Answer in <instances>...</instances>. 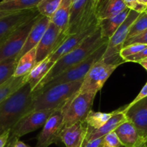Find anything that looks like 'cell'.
Masks as SVG:
<instances>
[{
  "instance_id": "7dc6e473",
  "label": "cell",
  "mask_w": 147,
  "mask_h": 147,
  "mask_svg": "<svg viewBox=\"0 0 147 147\" xmlns=\"http://www.w3.org/2000/svg\"><path fill=\"white\" fill-rule=\"evenodd\" d=\"M145 11H146V13H147V8H146V10H145Z\"/></svg>"
},
{
  "instance_id": "ba28073f",
  "label": "cell",
  "mask_w": 147,
  "mask_h": 147,
  "mask_svg": "<svg viewBox=\"0 0 147 147\" xmlns=\"http://www.w3.org/2000/svg\"><path fill=\"white\" fill-rule=\"evenodd\" d=\"M118 67L117 65L110 64L102 59L99 60L92 65L84 78L79 93L97 94Z\"/></svg>"
},
{
  "instance_id": "bcb514c9",
  "label": "cell",
  "mask_w": 147,
  "mask_h": 147,
  "mask_svg": "<svg viewBox=\"0 0 147 147\" xmlns=\"http://www.w3.org/2000/svg\"><path fill=\"white\" fill-rule=\"evenodd\" d=\"M12 1V0H1V1H3V2H7V1Z\"/></svg>"
},
{
  "instance_id": "83f0119b",
  "label": "cell",
  "mask_w": 147,
  "mask_h": 147,
  "mask_svg": "<svg viewBox=\"0 0 147 147\" xmlns=\"http://www.w3.org/2000/svg\"><path fill=\"white\" fill-rule=\"evenodd\" d=\"M17 64V57L7 59L0 62V86L5 83L14 76Z\"/></svg>"
},
{
  "instance_id": "836d02e7",
  "label": "cell",
  "mask_w": 147,
  "mask_h": 147,
  "mask_svg": "<svg viewBox=\"0 0 147 147\" xmlns=\"http://www.w3.org/2000/svg\"><path fill=\"white\" fill-rule=\"evenodd\" d=\"M122 1L126 6L127 8L137 11L138 13L144 12V11H145L146 9L147 8L146 6L141 4L138 1V0H122Z\"/></svg>"
},
{
  "instance_id": "44dd1931",
  "label": "cell",
  "mask_w": 147,
  "mask_h": 147,
  "mask_svg": "<svg viewBox=\"0 0 147 147\" xmlns=\"http://www.w3.org/2000/svg\"><path fill=\"white\" fill-rule=\"evenodd\" d=\"M130 10L131 9L127 8L120 14H118L115 17L99 20V28L102 38L109 40L113 35L118 27L122 24L124 20L126 19Z\"/></svg>"
},
{
  "instance_id": "f6af8a7d",
  "label": "cell",
  "mask_w": 147,
  "mask_h": 147,
  "mask_svg": "<svg viewBox=\"0 0 147 147\" xmlns=\"http://www.w3.org/2000/svg\"><path fill=\"white\" fill-rule=\"evenodd\" d=\"M135 147H146V142H144V143H141V144L138 145Z\"/></svg>"
},
{
  "instance_id": "7c38bea8",
  "label": "cell",
  "mask_w": 147,
  "mask_h": 147,
  "mask_svg": "<svg viewBox=\"0 0 147 147\" xmlns=\"http://www.w3.org/2000/svg\"><path fill=\"white\" fill-rule=\"evenodd\" d=\"M100 1L88 0L83 9L69 24L68 28L69 35L83 32L99 24V20L97 17V9Z\"/></svg>"
},
{
  "instance_id": "d4e9b609",
  "label": "cell",
  "mask_w": 147,
  "mask_h": 147,
  "mask_svg": "<svg viewBox=\"0 0 147 147\" xmlns=\"http://www.w3.org/2000/svg\"><path fill=\"white\" fill-rule=\"evenodd\" d=\"M36 63V47L23 55L18 60L13 77H22L29 74Z\"/></svg>"
},
{
  "instance_id": "5b68a950",
  "label": "cell",
  "mask_w": 147,
  "mask_h": 147,
  "mask_svg": "<svg viewBox=\"0 0 147 147\" xmlns=\"http://www.w3.org/2000/svg\"><path fill=\"white\" fill-rule=\"evenodd\" d=\"M141 13L133 10H130L126 19L124 20L113 35L108 40L106 51L104 54L102 60L110 64L117 65L119 66L121 63H125L120 56V52L123 47L124 42L128 37L130 28L133 23Z\"/></svg>"
},
{
  "instance_id": "d6986e66",
  "label": "cell",
  "mask_w": 147,
  "mask_h": 147,
  "mask_svg": "<svg viewBox=\"0 0 147 147\" xmlns=\"http://www.w3.org/2000/svg\"><path fill=\"white\" fill-rule=\"evenodd\" d=\"M123 109L124 106L122 107V109L120 111H119L118 113L114 115L102 127H100L98 129H96V130L92 131L91 132H89V133H86L84 142V144L82 147L84 146V145L89 141L99 139V138L101 137H104L108 134L114 131L120 125L122 124L125 121H126L127 119L125 117V113L123 112Z\"/></svg>"
},
{
  "instance_id": "e0dca14e",
  "label": "cell",
  "mask_w": 147,
  "mask_h": 147,
  "mask_svg": "<svg viewBox=\"0 0 147 147\" xmlns=\"http://www.w3.org/2000/svg\"><path fill=\"white\" fill-rule=\"evenodd\" d=\"M50 22V20L48 17H44L40 14V17L33 28L30 30V33H29L28 36L27 37L25 43H24V46H23L21 52L18 56L17 57V62L18 60L25 53L31 50L32 49L35 48L37 47V45L39 44L40 41L41 40L42 37H43V34L46 32V30H47L49 24Z\"/></svg>"
},
{
  "instance_id": "ffe728a7",
  "label": "cell",
  "mask_w": 147,
  "mask_h": 147,
  "mask_svg": "<svg viewBox=\"0 0 147 147\" xmlns=\"http://www.w3.org/2000/svg\"><path fill=\"white\" fill-rule=\"evenodd\" d=\"M127 9L122 0H101L97 9L98 20L115 17Z\"/></svg>"
},
{
  "instance_id": "f1b7e54d",
  "label": "cell",
  "mask_w": 147,
  "mask_h": 147,
  "mask_svg": "<svg viewBox=\"0 0 147 147\" xmlns=\"http://www.w3.org/2000/svg\"><path fill=\"white\" fill-rule=\"evenodd\" d=\"M62 0H41L37 5V9L40 14L51 18L57 10Z\"/></svg>"
},
{
  "instance_id": "30bf717a",
  "label": "cell",
  "mask_w": 147,
  "mask_h": 147,
  "mask_svg": "<svg viewBox=\"0 0 147 147\" xmlns=\"http://www.w3.org/2000/svg\"><path fill=\"white\" fill-rule=\"evenodd\" d=\"M53 111V110H41L29 112L10 130V136L20 139L21 136L43 127Z\"/></svg>"
},
{
  "instance_id": "4dcf8cb0",
  "label": "cell",
  "mask_w": 147,
  "mask_h": 147,
  "mask_svg": "<svg viewBox=\"0 0 147 147\" xmlns=\"http://www.w3.org/2000/svg\"><path fill=\"white\" fill-rule=\"evenodd\" d=\"M146 47L147 45L144 44H132L125 46L121 49L120 52V56L124 61V59L137 54L139 52L142 51Z\"/></svg>"
},
{
  "instance_id": "cb8c5ba5",
  "label": "cell",
  "mask_w": 147,
  "mask_h": 147,
  "mask_svg": "<svg viewBox=\"0 0 147 147\" xmlns=\"http://www.w3.org/2000/svg\"><path fill=\"white\" fill-rule=\"evenodd\" d=\"M122 109V107H121L117 109L116 111L109 112V113L99 111L97 112L91 110L85 119V123L86 124V133H89V132L102 127L114 115L120 111Z\"/></svg>"
},
{
  "instance_id": "74e56055",
  "label": "cell",
  "mask_w": 147,
  "mask_h": 147,
  "mask_svg": "<svg viewBox=\"0 0 147 147\" xmlns=\"http://www.w3.org/2000/svg\"><path fill=\"white\" fill-rule=\"evenodd\" d=\"M104 137L99 138V139H93L89 142H88L84 147H101L103 142Z\"/></svg>"
},
{
  "instance_id": "d590c367",
  "label": "cell",
  "mask_w": 147,
  "mask_h": 147,
  "mask_svg": "<svg viewBox=\"0 0 147 147\" xmlns=\"http://www.w3.org/2000/svg\"><path fill=\"white\" fill-rule=\"evenodd\" d=\"M147 58V47L142 51L139 52L134 55L130 56L124 59V62H133V63H139Z\"/></svg>"
},
{
  "instance_id": "ee69618b",
  "label": "cell",
  "mask_w": 147,
  "mask_h": 147,
  "mask_svg": "<svg viewBox=\"0 0 147 147\" xmlns=\"http://www.w3.org/2000/svg\"><path fill=\"white\" fill-rule=\"evenodd\" d=\"M138 1H139L141 4H144V5L146 6L147 7V0H138Z\"/></svg>"
},
{
  "instance_id": "7bdbcfd3",
  "label": "cell",
  "mask_w": 147,
  "mask_h": 147,
  "mask_svg": "<svg viewBox=\"0 0 147 147\" xmlns=\"http://www.w3.org/2000/svg\"><path fill=\"white\" fill-rule=\"evenodd\" d=\"M11 13L12 12H9V11H0V19L5 17V16L8 15V14H11Z\"/></svg>"
},
{
  "instance_id": "1f68e13d",
  "label": "cell",
  "mask_w": 147,
  "mask_h": 147,
  "mask_svg": "<svg viewBox=\"0 0 147 147\" xmlns=\"http://www.w3.org/2000/svg\"><path fill=\"white\" fill-rule=\"evenodd\" d=\"M88 0H72L71 7L70 12V20H69V24L76 19L78 14L81 12L84 7L86 5Z\"/></svg>"
},
{
  "instance_id": "8fae6325",
  "label": "cell",
  "mask_w": 147,
  "mask_h": 147,
  "mask_svg": "<svg viewBox=\"0 0 147 147\" xmlns=\"http://www.w3.org/2000/svg\"><path fill=\"white\" fill-rule=\"evenodd\" d=\"M63 129V116L62 109L53 112L43 129L37 136V144L35 147H48L60 140V134Z\"/></svg>"
},
{
  "instance_id": "277c9868",
  "label": "cell",
  "mask_w": 147,
  "mask_h": 147,
  "mask_svg": "<svg viewBox=\"0 0 147 147\" xmlns=\"http://www.w3.org/2000/svg\"><path fill=\"white\" fill-rule=\"evenodd\" d=\"M108 42V41L104 43L102 46H100L97 50H95L92 54H91L84 61L69 67V69L62 72L61 73H60L57 76L53 78L47 84L45 85L44 87L40 90H45V89L52 87V86L61 84V83L83 81L84 78L85 77V76L88 73L89 69L92 67V65L95 63H96L97 62L101 60L102 57H103L104 54H105V51H106Z\"/></svg>"
},
{
  "instance_id": "7402d4cb",
  "label": "cell",
  "mask_w": 147,
  "mask_h": 147,
  "mask_svg": "<svg viewBox=\"0 0 147 147\" xmlns=\"http://www.w3.org/2000/svg\"><path fill=\"white\" fill-rule=\"evenodd\" d=\"M55 63L50 61L48 57L35 65L27 75V83L30 86L32 91L43 80Z\"/></svg>"
},
{
  "instance_id": "c3c4849f",
  "label": "cell",
  "mask_w": 147,
  "mask_h": 147,
  "mask_svg": "<svg viewBox=\"0 0 147 147\" xmlns=\"http://www.w3.org/2000/svg\"><path fill=\"white\" fill-rule=\"evenodd\" d=\"M146 147H147V141H146Z\"/></svg>"
},
{
  "instance_id": "8992f818",
  "label": "cell",
  "mask_w": 147,
  "mask_h": 147,
  "mask_svg": "<svg viewBox=\"0 0 147 147\" xmlns=\"http://www.w3.org/2000/svg\"><path fill=\"white\" fill-rule=\"evenodd\" d=\"M96 93H78L62 109L63 128L69 127L78 122L85 121L92 110Z\"/></svg>"
},
{
  "instance_id": "ac0fdd59",
  "label": "cell",
  "mask_w": 147,
  "mask_h": 147,
  "mask_svg": "<svg viewBox=\"0 0 147 147\" xmlns=\"http://www.w3.org/2000/svg\"><path fill=\"white\" fill-rule=\"evenodd\" d=\"M114 131L124 147H135L146 142L138 134L135 126L128 120L120 125Z\"/></svg>"
},
{
  "instance_id": "5bb4252c",
  "label": "cell",
  "mask_w": 147,
  "mask_h": 147,
  "mask_svg": "<svg viewBox=\"0 0 147 147\" xmlns=\"http://www.w3.org/2000/svg\"><path fill=\"white\" fill-rule=\"evenodd\" d=\"M123 112L128 121L136 129L138 134L147 141V97L141 99L133 105L124 106Z\"/></svg>"
},
{
  "instance_id": "f35d334b",
  "label": "cell",
  "mask_w": 147,
  "mask_h": 147,
  "mask_svg": "<svg viewBox=\"0 0 147 147\" xmlns=\"http://www.w3.org/2000/svg\"><path fill=\"white\" fill-rule=\"evenodd\" d=\"M10 134V131H8L0 136V147H5L7 142H8Z\"/></svg>"
},
{
  "instance_id": "4316f807",
  "label": "cell",
  "mask_w": 147,
  "mask_h": 147,
  "mask_svg": "<svg viewBox=\"0 0 147 147\" xmlns=\"http://www.w3.org/2000/svg\"><path fill=\"white\" fill-rule=\"evenodd\" d=\"M40 1L41 0H12L7 2L0 1V11L15 12L36 8Z\"/></svg>"
},
{
  "instance_id": "8d00e7d4",
  "label": "cell",
  "mask_w": 147,
  "mask_h": 147,
  "mask_svg": "<svg viewBox=\"0 0 147 147\" xmlns=\"http://www.w3.org/2000/svg\"><path fill=\"white\" fill-rule=\"evenodd\" d=\"M146 97H147V82L146 83V84L144 85V87L142 88V89H141V91L139 92V93L137 95L136 97L134 98V100H132V101H131L128 105H126V106L127 107H128V106H132V105H133L134 103H137V102L139 101L140 100H141V99L144 98Z\"/></svg>"
},
{
  "instance_id": "4fadbf2b",
  "label": "cell",
  "mask_w": 147,
  "mask_h": 147,
  "mask_svg": "<svg viewBox=\"0 0 147 147\" xmlns=\"http://www.w3.org/2000/svg\"><path fill=\"white\" fill-rule=\"evenodd\" d=\"M40 13L37 8L12 12L0 19V42L8 37L18 27L37 17Z\"/></svg>"
},
{
  "instance_id": "9c48e42d",
  "label": "cell",
  "mask_w": 147,
  "mask_h": 147,
  "mask_svg": "<svg viewBox=\"0 0 147 147\" xmlns=\"http://www.w3.org/2000/svg\"><path fill=\"white\" fill-rule=\"evenodd\" d=\"M69 37L67 32L61 31L50 22L41 40L36 47V63L42 61L54 53Z\"/></svg>"
},
{
  "instance_id": "6da1fadb",
  "label": "cell",
  "mask_w": 147,
  "mask_h": 147,
  "mask_svg": "<svg viewBox=\"0 0 147 147\" xmlns=\"http://www.w3.org/2000/svg\"><path fill=\"white\" fill-rule=\"evenodd\" d=\"M108 39L102 38L99 28L87 37L80 45L72 51L69 52L57 60L51 67L46 77L33 90V93L40 91L46 84L69 67L84 61L91 54L97 50L104 43L108 42Z\"/></svg>"
},
{
  "instance_id": "60d3db41",
  "label": "cell",
  "mask_w": 147,
  "mask_h": 147,
  "mask_svg": "<svg viewBox=\"0 0 147 147\" xmlns=\"http://www.w3.org/2000/svg\"><path fill=\"white\" fill-rule=\"evenodd\" d=\"M14 147H30L28 145H27L26 144H24V142H22V141L17 139V142H16L15 145H14Z\"/></svg>"
},
{
  "instance_id": "e575fe53",
  "label": "cell",
  "mask_w": 147,
  "mask_h": 147,
  "mask_svg": "<svg viewBox=\"0 0 147 147\" xmlns=\"http://www.w3.org/2000/svg\"><path fill=\"white\" fill-rule=\"evenodd\" d=\"M132 44L147 45V30H146L145 31L143 32L142 33H141V34H138V35L133 37V38L128 39V40H125V42H124L123 47Z\"/></svg>"
},
{
  "instance_id": "ab89813d",
  "label": "cell",
  "mask_w": 147,
  "mask_h": 147,
  "mask_svg": "<svg viewBox=\"0 0 147 147\" xmlns=\"http://www.w3.org/2000/svg\"><path fill=\"white\" fill-rule=\"evenodd\" d=\"M17 139H17L16 137H13V136H10L8 142H7L5 147H14V145H15V143Z\"/></svg>"
},
{
  "instance_id": "7a4b0ae2",
  "label": "cell",
  "mask_w": 147,
  "mask_h": 147,
  "mask_svg": "<svg viewBox=\"0 0 147 147\" xmlns=\"http://www.w3.org/2000/svg\"><path fill=\"white\" fill-rule=\"evenodd\" d=\"M33 100L32 88L27 83L0 103V136L10 131L24 115L31 111Z\"/></svg>"
},
{
  "instance_id": "603a6c76",
  "label": "cell",
  "mask_w": 147,
  "mask_h": 147,
  "mask_svg": "<svg viewBox=\"0 0 147 147\" xmlns=\"http://www.w3.org/2000/svg\"><path fill=\"white\" fill-rule=\"evenodd\" d=\"M71 3L72 0H62L59 8L50 19V22L59 27L61 31L67 33L70 20Z\"/></svg>"
},
{
  "instance_id": "d6a6232c",
  "label": "cell",
  "mask_w": 147,
  "mask_h": 147,
  "mask_svg": "<svg viewBox=\"0 0 147 147\" xmlns=\"http://www.w3.org/2000/svg\"><path fill=\"white\" fill-rule=\"evenodd\" d=\"M101 147H124L120 142L115 131H112L104 136L103 142Z\"/></svg>"
},
{
  "instance_id": "3957f363",
  "label": "cell",
  "mask_w": 147,
  "mask_h": 147,
  "mask_svg": "<svg viewBox=\"0 0 147 147\" xmlns=\"http://www.w3.org/2000/svg\"><path fill=\"white\" fill-rule=\"evenodd\" d=\"M82 81L61 83L33 93L31 111L62 109L79 91Z\"/></svg>"
},
{
  "instance_id": "484cf974",
  "label": "cell",
  "mask_w": 147,
  "mask_h": 147,
  "mask_svg": "<svg viewBox=\"0 0 147 147\" xmlns=\"http://www.w3.org/2000/svg\"><path fill=\"white\" fill-rule=\"evenodd\" d=\"M27 79V75L22 77H12L5 83L0 86V103L26 84Z\"/></svg>"
},
{
  "instance_id": "52a82bcc",
  "label": "cell",
  "mask_w": 147,
  "mask_h": 147,
  "mask_svg": "<svg viewBox=\"0 0 147 147\" xmlns=\"http://www.w3.org/2000/svg\"><path fill=\"white\" fill-rule=\"evenodd\" d=\"M40 14L31 19L0 42V62L17 57L21 52L27 37Z\"/></svg>"
},
{
  "instance_id": "f546056e",
  "label": "cell",
  "mask_w": 147,
  "mask_h": 147,
  "mask_svg": "<svg viewBox=\"0 0 147 147\" xmlns=\"http://www.w3.org/2000/svg\"><path fill=\"white\" fill-rule=\"evenodd\" d=\"M146 30H147V13L144 11L139 14L131 25L126 40L138 35Z\"/></svg>"
},
{
  "instance_id": "2e32d148",
  "label": "cell",
  "mask_w": 147,
  "mask_h": 147,
  "mask_svg": "<svg viewBox=\"0 0 147 147\" xmlns=\"http://www.w3.org/2000/svg\"><path fill=\"white\" fill-rule=\"evenodd\" d=\"M86 135V124L85 121L78 122L62 129L60 140L66 147H82Z\"/></svg>"
},
{
  "instance_id": "b9f144b4",
  "label": "cell",
  "mask_w": 147,
  "mask_h": 147,
  "mask_svg": "<svg viewBox=\"0 0 147 147\" xmlns=\"http://www.w3.org/2000/svg\"><path fill=\"white\" fill-rule=\"evenodd\" d=\"M138 63H139V64L141 65L143 67H144V68H145L146 70H147V58L145 59V60H142V61L139 62Z\"/></svg>"
},
{
  "instance_id": "9a60e30c",
  "label": "cell",
  "mask_w": 147,
  "mask_h": 147,
  "mask_svg": "<svg viewBox=\"0 0 147 147\" xmlns=\"http://www.w3.org/2000/svg\"><path fill=\"white\" fill-rule=\"evenodd\" d=\"M98 29H99V24L83 32L69 35L66 40L62 43L61 45L49 56L48 57L50 58V61L54 63H56L61 57L80 45L89 36H90Z\"/></svg>"
}]
</instances>
